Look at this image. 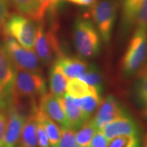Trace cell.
Masks as SVG:
<instances>
[{"instance_id":"obj_1","label":"cell","mask_w":147,"mask_h":147,"mask_svg":"<svg viewBox=\"0 0 147 147\" xmlns=\"http://www.w3.org/2000/svg\"><path fill=\"white\" fill-rule=\"evenodd\" d=\"M46 92L47 84L41 74L16 68L12 102L35 99L37 96L40 97Z\"/></svg>"},{"instance_id":"obj_2","label":"cell","mask_w":147,"mask_h":147,"mask_svg":"<svg viewBox=\"0 0 147 147\" xmlns=\"http://www.w3.org/2000/svg\"><path fill=\"white\" fill-rule=\"evenodd\" d=\"M147 61V33L134 31L121 61L125 76H132L145 67Z\"/></svg>"},{"instance_id":"obj_3","label":"cell","mask_w":147,"mask_h":147,"mask_svg":"<svg viewBox=\"0 0 147 147\" xmlns=\"http://www.w3.org/2000/svg\"><path fill=\"white\" fill-rule=\"evenodd\" d=\"M73 38L75 48L82 57H92L99 53L100 35L89 20L79 18L76 21L74 27Z\"/></svg>"},{"instance_id":"obj_4","label":"cell","mask_w":147,"mask_h":147,"mask_svg":"<svg viewBox=\"0 0 147 147\" xmlns=\"http://www.w3.org/2000/svg\"><path fill=\"white\" fill-rule=\"evenodd\" d=\"M118 11L116 0H99L94 2L88 16L92 17L103 42H110Z\"/></svg>"},{"instance_id":"obj_5","label":"cell","mask_w":147,"mask_h":147,"mask_svg":"<svg viewBox=\"0 0 147 147\" xmlns=\"http://www.w3.org/2000/svg\"><path fill=\"white\" fill-rule=\"evenodd\" d=\"M33 20L20 13L8 16L3 25L4 34L13 38L21 46L34 50L36 39L37 28Z\"/></svg>"},{"instance_id":"obj_6","label":"cell","mask_w":147,"mask_h":147,"mask_svg":"<svg viewBox=\"0 0 147 147\" xmlns=\"http://www.w3.org/2000/svg\"><path fill=\"white\" fill-rule=\"evenodd\" d=\"M34 51L39 61L44 65L54 63L64 55L53 28L47 29L43 21L38 22Z\"/></svg>"},{"instance_id":"obj_7","label":"cell","mask_w":147,"mask_h":147,"mask_svg":"<svg viewBox=\"0 0 147 147\" xmlns=\"http://www.w3.org/2000/svg\"><path fill=\"white\" fill-rule=\"evenodd\" d=\"M3 47L16 68L41 74L39 60L34 50L21 46L13 38L7 34H4Z\"/></svg>"},{"instance_id":"obj_8","label":"cell","mask_w":147,"mask_h":147,"mask_svg":"<svg viewBox=\"0 0 147 147\" xmlns=\"http://www.w3.org/2000/svg\"><path fill=\"white\" fill-rule=\"evenodd\" d=\"M16 68L3 46H0V110H7L12 102Z\"/></svg>"},{"instance_id":"obj_9","label":"cell","mask_w":147,"mask_h":147,"mask_svg":"<svg viewBox=\"0 0 147 147\" xmlns=\"http://www.w3.org/2000/svg\"><path fill=\"white\" fill-rule=\"evenodd\" d=\"M128 115L124 106L113 96H108L100 100V105L92 119L95 127L100 130L109 123L118 118Z\"/></svg>"},{"instance_id":"obj_10","label":"cell","mask_w":147,"mask_h":147,"mask_svg":"<svg viewBox=\"0 0 147 147\" xmlns=\"http://www.w3.org/2000/svg\"><path fill=\"white\" fill-rule=\"evenodd\" d=\"M7 124L2 147H15L20 140L21 130L28 116L18 106L11 103L6 110Z\"/></svg>"},{"instance_id":"obj_11","label":"cell","mask_w":147,"mask_h":147,"mask_svg":"<svg viewBox=\"0 0 147 147\" xmlns=\"http://www.w3.org/2000/svg\"><path fill=\"white\" fill-rule=\"evenodd\" d=\"M100 130L109 141L116 137L124 135L139 136L138 125L129 114L110 122Z\"/></svg>"},{"instance_id":"obj_12","label":"cell","mask_w":147,"mask_h":147,"mask_svg":"<svg viewBox=\"0 0 147 147\" xmlns=\"http://www.w3.org/2000/svg\"><path fill=\"white\" fill-rule=\"evenodd\" d=\"M38 109L55 121L62 128H70L63 108L57 97L52 93H45L40 96ZM72 129V128H71Z\"/></svg>"},{"instance_id":"obj_13","label":"cell","mask_w":147,"mask_h":147,"mask_svg":"<svg viewBox=\"0 0 147 147\" xmlns=\"http://www.w3.org/2000/svg\"><path fill=\"white\" fill-rule=\"evenodd\" d=\"M58 100L63 108L70 128L78 130L86 121L88 120L74 98L65 94L61 97H58Z\"/></svg>"},{"instance_id":"obj_14","label":"cell","mask_w":147,"mask_h":147,"mask_svg":"<svg viewBox=\"0 0 147 147\" xmlns=\"http://www.w3.org/2000/svg\"><path fill=\"white\" fill-rule=\"evenodd\" d=\"M21 15L33 21L40 22L47 11L42 0H8Z\"/></svg>"},{"instance_id":"obj_15","label":"cell","mask_w":147,"mask_h":147,"mask_svg":"<svg viewBox=\"0 0 147 147\" xmlns=\"http://www.w3.org/2000/svg\"><path fill=\"white\" fill-rule=\"evenodd\" d=\"M61 69L62 72L68 79L78 78L88 69V65L83 60L77 57H65L62 55L55 61Z\"/></svg>"},{"instance_id":"obj_16","label":"cell","mask_w":147,"mask_h":147,"mask_svg":"<svg viewBox=\"0 0 147 147\" xmlns=\"http://www.w3.org/2000/svg\"><path fill=\"white\" fill-rule=\"evenodd\" d=\"M34 116L37 120L39 121L44 127L47 137H48V140H49L50 147L57 146L58 142L61 137V128H60V127L58 126L57 123L55 121L50 119L42 110H39L38 107L35 111Z\"/></svg>"},{"instance_id":"obj_17","label":"cell","mask_w":147,"mask_h":147,"mask_svg":"<svg viewBox=\"0 0 147 147\" xmlns=\"http://www.w3.org/2000/svg\"><path fill=\"white\" fill-rule=\"evenodd\" d=\"M34 113L27 117L25 122L21 137H20V146L21 147H38V137H37V123Z\"/></svg>"},{"instance_id":"obj_18","label":"cell","mask_w":147,"mask_h":147,"mask_svg":"<svg viewBox=\"0 0 147 147\" xmlns=\"http://www.w3.org/2000/svg\"><path fill=\"white\" fill-rule=\"evenodd\" d=\"M67 82V78L60 66L56 62L53 63L49 74V88L51 93L57 98L64 96L65 94Z\"/></svg>"},{"instance_id":"obj_19","label":"cell","mask_w":147,"mask_h":147,"mask_svg":"<svg viewBox=\"0 0 147 147\" xmlns=\"http://www.w3.org/2000/svg\"><path fill=\"white\" fill-rule=\"evenodd\" d=\"M65 92L68 96L75 99L82 98L87 95L92 94L94 92L100 93L96 88L87 84L85 82L80 80L78 78L69 79L67 82Z\"/></svg>"},{"instance_id":"obj_20","label":"cell","mask_w":147,"mask_h":147,"mask_svg":"<svg viewBox=\"0 0 147 147\" xmlns=\"http://www.w3.org/2000/svg\"><path fill=\"white\" fill-rule=\"evenodd\" d=\"M142 0H123L122 24L125 31L134 26L137 11Z\"/></svg>"},{"instance_id":"obj_21","label":"cell","mask_w":147,"mask_h":147,"mask_svg":"<svg viewBox=\"0 0 147 147\" xmlns=\"http://www.w3.org/2000/svg\"><path fill=\"white\" fill-rule=\"evenodd\" d=\"M74 99L77 103V105L83 110L87 119H90L92 114L96 110L98 105H100L101 97H100V93L94 92L92 94L87 95L79 99H75V98Z\"/></svg>"},{"instance_id":"obj_22","label":"cell","mask_w":147,"mask_h":147,"mask_svg":"<svg viewBox=\"0 0 147 147\" xmlns=\"http://www.w3.org/2000/svg\"><path fill=\"white\" fill-rule=\"evenodd\" d=\"M98 129L95 127L94 123L90 119L86 121L75 132V138L79 147H89L91 142L94 137L96 131Z\"/></svg>"},{"instance_id":"obj_23","label":"cell","mask_w":147,"mask_h":147,"mask_svg":"<svg viewBox=\"0 0 147 147\" xmlns=\"http://www.w3.org/2000/svg\"><path fill=\"white\" fill-rule=\"evenodd\" d=\"M78 79L85 82L87 84L93 87L101 92L103 88V79L101 76V74L97 69L96 66L88 65V69L81 74L78 77Z\"/></svg>"},{"instance_id":"obj_24","label":"cell","mask_w":147,"mask_h":147,"mask_svg":"<svg viewBox=\"0 0 147 147\" xmlns=\"http://www.w3.org/2000/svg\"><path fill=\"white\" fill-rule=\"evenodd\" d=\"M135 96L139 104L147 106V66L139 72V78L135 86Z\"/></svg>"},{"instance_id":"obj_25","label":"cell","mask_w":147,"mask_h":147,"mask_svg":"<svg viewBox=\"0 0 147 147\" xmlns=\"http://www.w3.org/2000/svg\"><path fill=\"white\" fill-rule=\"evenodd\" d=\"M108 147H142V143L139 136L124 135L110 140Z\"/></svg>"},{"instance_id":"obj_26","label":"cell","mask_w":147,"mask_h":147,"mask_svg":"<svg viewBox=\"0 0 147 147\" xmlns=\"http://www.w3.org/2000/svg\"><path fill=\"white\" fill-rule=\"evenodd\" d=\"M135 31L147 33V0H142L134 23Z\"/></svg>"},{"instance_id":"obj_27","label":"cell","mask_w":147,"mask_h":147,"mask_svg":"<svg viewBox=\"0 0 147 147\" xmlns=\"http://www.w3.org/2000/svg\"><path fill=\"white\" fill-rule=\"evenodd\" d=\"M57 147H79L75 138V130L61 127V137Z\"/></svg>"},{"instance_id":"obj_28","label":"cell","mask_w":147,"mask_h":147,"mask_svg":"<svg viewBox=\"0 0 147 147\" xmlns=\"http://www.w3.org/2000/svg\"><path fill=\"white\" fill-rule=\"evenodd\" d=\"M37 123V137H38V143L39 147H50L49 140L47 137L46 131L42 124L36 119Z\"/></svg>"},{"instance_id":"obj_29","label":"cell","mask_w":147,"mask_h":147,"mask_svg":"<svg viewBox=\"0 0 147 147\" xmlns=\"http://www.w3.org/2000/svg\"><path fill=\"white\" fill-rule=\"evenodd\" d=\"M109 140L105 137L101 130H97L95 133L89 147H108Z\"/></svg>"},{"instance_id":"obj_30","label":"cell","mask_w":147,"mask_h":147,"mask_svg":"<svg viewBox=\"0 0 147 147\" xmlns=\"http://www.w3.org/2000/svg\"><path fill=\"white\" fill-rule=\"evenodd\" d=\"M9 1L8 0H0V30L3 27L6 20L9 16Z\"/></svg>"},{"instance_id":"obj_31","label":"cell","mask_w":147,"mask_h":147,"mask_svg":"<svg viewBox=\"0 0 147 147\" xmlns=\"http://www.w3.org/2000/svg\"><path fill=\"white\" fill-rule=\"evenodd\" d=\"M6 124H7V114L6 110H0V147H2L5 135Z\"/></svg>"},{"instance_id":"obj_32","label":"cell","mask_w":147,"mask_h":147,"mask_svg":"<svg viewBox=\"0 0 147 147\" xmlns=\"http://www.w3.org/2000/svg\"><path fill=\"white\" fill-rule=\"evenodd\" d=\"M60 1L61 0H42L43 4L47 7V11L49 10L51 11H55Z\"/></svg>"},{"instance_id":"obj_33","label":"cell","mask_w":147,"mask_h":147,"mask_svg":"<svg viewBox=\"0 0 147 147\" xmlns=\"http://www.w3.org/2000/svg\"><path fill=\"white\" fill-rule=\"evenodd\" d=\"M67 1L83 6H90L95 2V0H67Z\"/></svg>"},{"instance_id":"obj_34","label":"cell","mask_w":147,"mask_h":147,"mask_svg":"<svg viewBox=\"0 0 147 147\" xmlns=\"http://www.w3.org/2000/svg\"><path fill=\"white\" fill-rule=\"evenodd\" d=\"M142 115H143V117L145 118V119H146L147 120V106L144 107L143 111H142Z\"/></svg>"},{"instance_id":"obj_35","label":"cell","mask_w":147,"mask_h":147,"mask_svg":"<svg viewBox=\"0 0 147 147\" xmlns=\"http://www.w3.org/2000/svg\"><path fill=\"white\" fill-rule=\"evenodd\" d=\"M143 147H147V133L146 137L144 138V143H143Z\"/></svg>"},{"instance_id":"obj_36","label":"cell","mask_w":147,"mask_h":147,"mask_svg":"<svg viewBox=\"0 0 147 147\" xmlns=\"http://www.w3.org/2000/svg\"><path fill=\"white\" fill-rule=\"evenodd\" d=\"M15 147H21V146H16Z\"/></svg>"}]
</instances>
